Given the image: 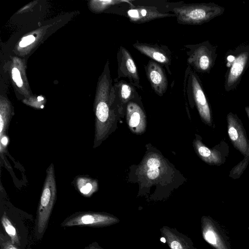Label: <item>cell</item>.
I'll return each mask as SVG.
<instances>
[{"instance_id": "7", "label": "cell", "mask_w": 249, "mask_h": 249, "mask_svg": "<svg viewBox=\"0 0 249 249\" xmlns=\"http://www.w3.org/2000/svg\"><path fill=\"white\" fill-rule=\"evenodd\" d=\"M202 230L204 238L214 249H231L229 237L217 221L203 218Z\"/></svg>"}, {"instance_id": "12", "label": "cell", "mask_w": 249, "mask_h": 249, "mask_svg": "<svg viewBox=\"0 0 249 249\" xmlns=\"http://www.w3.org/2000/svg\"><path fill=\"white\" fill-rule=\"evenodd\" d=\"M228 134L233 145L243 154L247 155L249 145L245 131L240 120L235 114L230 113L227 116Z\"/></svg>"}, {"instance_id": "26", "label": "cell", "mask_w": 249, "mask_h": 249, "mask_svg": "<svg viewBox=\"0 0 249 249\" xmlns=\"http://www.w3.org/2000/svg\"></svg>"}, {"instance_id": "6", "label": "cell", "mask_w": 249, "mask_h": 249, "mask_svg": "<svg viewBox=\"0 0 249 249\" xmlns=\"http://www.w3.org/2000/svg\"><path fill=\"white\" fill-rule=\"evenodd\" d=\"M184 88L191 95L197 107L201 119L211 125V113L200 79L196 72L188 66L185 71Z\"/></svg>"}, {"instance_id": "4", "label": "cell", "mask_w": 249, "mask_h": 249, "mask_svg": "<svg viewBox=\"0 0 249 249\" xmlns=\"http://www.w3.org/2000/svg\"><path fill=\"white\" fill-rule=\"evenodd\" d=\"M0 222L4 233L12 242L21 249H25L28 243L27 220L32 219L31 216L10 210L3 207L0 211Z\"/></svg>"}, {"instance_id": "10", "label": "cell", "mask_w": 249, "mask_h": 249, "mask_svg": "<svg viewBox=\"0 0 249 249\" xmlns=\"http://www.w3.org/2000/svg\"><path fill=\"white\" fill-rule=\"evenodd\" d=\"M133 46L141 53L152 60L164 65L169 74H171L170 67L171 65L172 54L166 46L157 43L149 44L137 42Z\"/></svg>"}, {"instance_id": "3", "label": "cell", "mask_w": 249, "mask_h": 249, "mask_svg": "<svg viewBox=\"0 0 249 249\" xmlns=\"http://www.w3.org/2000/svg\"><path fill=\"white\" fill-rule=\"evenodd\" d=\"M226 54L227 71L225 73L224 88L226 91L235 89L249 66V45L243 43Z\"/></svg>"}, {"instance_id": "2", "label": "cell", "mask_w": 249, "mask_h": 249, "mask_svg": "<svg viewBox=\"0 0 249 249\" xmlns=\"http://www.w3.org/2000/svg\"><path fill=\"white\" fill-rule=\"evenodd\" d=\"M225 8L214 3L185 4L175 7L174 14L179 24L200 25L222 15Z\"/></svg>"}, {"instance_id": "16", "label": "cell", "mask_w": 249, "mask_h": 249, "mask_svg": "<svg viewBox=\"0 0 249 249\" xmlns=\"http://www.w3.org/2000/svg\"><path fill=\"white\" fill-rule=\"evenodd\" d=\"M194 145L198 155L206 162L216 165L221 163V153L218 149H209L198 139L195 141Z\"/></svg>"}, {"instance_id": "13", "label": "cell", "mask_w": 249, "mask_h": 249, "mask_svg": "<svg viewBox=\"0 0 249 249\" xmlns=\"http://www.w3.org/2000/svg\"><path fill=\"white\" fill-rule=\"evenodd\" d=\"M127 17L130 21L141 24L167 17H176L174 14L161 13L156 7L136 6L130 7L127 11Z\"/></svg>"}, {"instance_id": "5", "label": "cell", "mask_w": 249, "mask_h": 249, "mask_svg": "<svg viewBox=\"0 0 249 249\" xmlns=\"http://www.w3.org/2000/svg\"><path fill=\"white\" fill-rule=\"evenodd\" d=\"M185 48L189 66L195 71L209 73L217 57L216 48L209 41L186 45Z\"/></svg>"}, {"instance_id": "19", "label": "cell", "mask_w": 249, "mask_h": 249, "mask_svg": "<svg viewBox=\"0 0 249 249\" xmlns=\"http://www.w3.org/2000/svg\"><path fill=\"white\" fill-rule=\"evenodd\" d=\"M0 249H21L15 245L4 233L0 232Z\"/></svg>"}, {"instance_id": "23", "label": "cell", "mask_w": 249, "mask_h": 249, "mask_svg": "<svg viewBox=\"0 0 249 249\" xmlns=\"http://www.w3.org/2000/svg\"><path fill=\"white\" fill-rule=\"evenodd\" d=\"M84 249H102L97 247V245H95L94 243L89 245L87 247H86Z\"/></svg>"}, {"instance_id": "15", "label": "cell", "mask_w": 249, "mask_h": 249, "mask_svg": "<svg viewBox=\"0 0 249 249\" xmlns=\"http://www.w3.org/2000/svg\"><path fill=\"white\" fill-rule=\"evenodd\" d=\"M115 98L118 99V106L121 111L123 106L133 100L140 98L134 86L124 80L118 81L115 86Z\"/></svg>"}, {"instance_id": "17", "label": "cell", "mask_w": 249, "mask_h": 249, "mask_svg": "<svg viewBox=\"0 0 249 249\" xmlns=\"http://www.w3.org/2000/svg\"><path fill=\"white\" fill-rule=\"evenodd\" d=\"M161 165V160L158 155L150 156L143 164V170L146 177L152 180L158 179L161 174L160 168Z\"/></svg>"}, {"instance_id": "22", "label": "cell", "mask_w": 249, "mask_h": 249, "mask_svg": "<svg viewBox=\"0 0 249 249\" xmlns=\"http://www.w3.org/2000/svg\"><path fill=\"white\" fill-rule=\"evenodd\" d=\"M172 249H182L180 244L176 241H173L171 244Z\"/></svg>"}, {"instance_id": "20", "label": "cell", "mask_w": 249, "mask_h": 249, "mask_svg": "<svg viewBox=\"0 0 249 249\" xmlns=\"http://www.w3.org/2000/svg\"><path fill=\"white\" fill-rule=\"evenodd\" d=\"M12 73L14 81L18 87H21L23 82L18 70L16 68H14L12 69Z\"/></svg>"}, {"instance_id": "9", "label": "cell", "mask_w": 249, "mask_h": 249, "mask_svg": "<svg viewBox=\"0 0 249 249\" xmlns=\"http://www.w3.org/2000/svg\"><path fill=\"white\" fill-rule=\"evenodd\" d=\"M118 78H126L135 88L141 90L140 77L135 61L130 53L124 47L121 46L117 53Z\"/></svg>"}, {"instance_id": "1", "label": "cell", "mask_w": 249, "mask_h": 249, "mask_svg": "<svg viewBox=\"0 0 249 249\" xmlns=\"http://www.w3.org/2000/svg\"><path fill=\"white\" fill-rule=\"evenodd\" d=\"M56 196L54 166L51 164L46 170L45 179L34 228L35 237L40 240L47 229Z\"/></svg>"}, {"instance_id": "14", "label": "cell", "mask_w": 249, "mask_h": 249, "mask_svg": "<svg viewBox=\"0 0 249 249\" xmlns=\"http://www.w3.org/2000/svg\"><path fill=\"white\" fill-rule=\"evenodd\" d=\"M140 98L129 102L126 107L128 125L131 131L137 134L143 133L146 125L145 115L140 105L136 101Z\"/></svg>"}, {"instance_id": "11", "label": "cell", "mask_w": 249, "mask_h": 249, "mask_svg": "<svg viewBox=\"0 0 249 249\" xmlns=\"http://www.w3.org/2000/svg\"><path fill=\"white\" fill-rule=\"evenodd\" d=\"M145 74L153 91L162 96L166 91L168 80L163 67L151 59L144 67Z\"/></svg>"}, {"instance_id": "25", "label": "cell", "mask_w": 249, "mask_h": 249, "mask_svg": "<svg viewBox=\"0 0 249 249\" xmlns=\"http://www.w3.org/2000/svg\"><path fill=\"white\" fill-rule=\"evenodd\" d=\"M246 158H248V159L249 160V144L248 152L247 155H246Z\"/></svg>"}, {"instance_id": "8", "label": "cell", "mask_w": 249, "mask_h": 249, "mask_svg": "<svg viewBox=\"0 0 249 249\" xmlns=\"http://www.w3.org/2000/svg\"><path fill=\"white\" fill-rule=\"evenodd\" d=\"M113 219L105 214L82 212L74 213L66 218L61 224V227H99L109 224Z\"/></svg>"}, {"instance_id": "21", "label": "cell", "mask_w": 249, "mask_h": 249, "mask_svg": "<svg viewBox=\"0 0 249 249\" xmlns=\"http://www.w3.org/2000/svg\"><path fill=\"white\" fill-rule=\"evenodd\" d=\"M35 37L33 35H29L22 38L19 43L20 47H25L35 41Z\"/></svg>"}, {"instance_id": "18", "label": "cell", "mask_w": 249, "mask_h": 249, "mask_svg": "<svg viewBox=\"0 0 249 249\" xmlns=\"http://www.w3.org/2000/svg\"><path fill=\"white\" fill-rule=\"evenodd\" d=\"M77 185L81 193L85 195H90L97 187L96 182L83 178H81L77 181Z\"/></svg>"}, {"instance_id": "24", "label": "cell", "mask_w": 249, "mask_h": 249, "mask_svg": "<svg viewBox=\"0 0 249 249\" xmlns=\"http://www.w3.org/2000/svg\"><path fill=\"white\" fill-rule=\"evenodd\" d=\"M160 240L161 242H163V243H165L166 242V240L163 237H162L161 239H160Z\"/></svg>"}]
</instances>
